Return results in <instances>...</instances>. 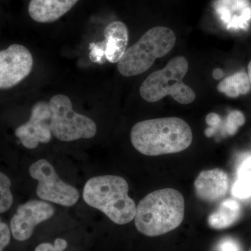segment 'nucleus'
I'll list each match as a JSON object with an SVG mask.
<instances>
[{
	"mask_svg": "<svg viewBox=\"0 0 251 251\" xmlns=\"http://www.w3.org/2000/svg\"><path fill=\"white\" fill-rule=\"evenodd\" d=\"M51 131L57 139L71 142L93 138L97 125L93 120L73 110L72 100L64 94H57L49 101Z\"/></svg>",
	"mask_w": 251,
	"mask_h": 251,
	"instance_id": "nucleus-6",
	"label": "nucleus"
},
{
	"mask_svg": "<svg viewBox=\"0 0 251 251\" xmlns=\"http://www.w3.org/2000/svg\"><path fill=\"white\" fill-rule=\"evenodd\" d=\"M248 74H249V78H250L251 83V60L249 62V66H248Z\"/></svg>",
	"mask_w": 251,
	"mask_h": 251,
	"instance_id": "nucleus-28",
	"label": "nucleus"
},
{
	"mask_svg": "<svg viewBox=\"0 0 251 251\" xmlns=\"http://www.w3.org/2000/svg\"><path fill=\"white\" fill-rule=\"evenodd\" d=\"M51 115L52 112L47 102L41 100L34 104L29 121L15 130V135L25 148L33 150L37 148L39 143L50 141L52 134L50 125Z\"/></svg>",
	"mask_w": 251,
	"mask_h": 251,
	"instance_id": "nucleus-9",
	"label": "nucleus"
},
{
	"mask_svg": "<svg viewBox=\"0 0 251 251\" xmlns=\"http://www.w3.org/2000/svg\"><path fill=\"white\" fill-rule=\"evenodd\" d=\"M174 31L166 27L151 28L138 42L126 50L117 65L123 76L130 77L145 73L153 65L156 59L171 52L176 43Z\"/></svg>",
	"mask_w": 251,
	"mask_h": 251,
	"instance_id": "nucleus-4",
	"label": "nucleus"
},
{
	"mask_svg": "<svg viewBox=\"0 0 251 251\" xmlns=\"http://www.w3.org/2000/svg\"><path fill=\"white\" fill-rule=\"evenodd\" d=\"M130 141L137 151L150 156L184 151L193 141L191 127L179 117H163L135 124Z\"/></svg>",
	"mask_w": 251,
	"mask_h": 251,
	"instance_id": "nucleus-1",
	"label": "nucleus"
},
{
	"mask_svg": "<svg viewBox=\"0 0 251 251\" xmlns=\"http://www.w3.org/2000/svg\"><path fill=\"white\" fill-rule=\"evenodd\" d=\"M85 202L101 211L117 225H125L135 219L137 206L128 196V183L116 175L91 178L82 192Z\"/></svg>",
	"mask_w": 251,
	"mask_h": 251,
	"instance_id": "nucleus-3",
	"label": "nucleus"
},
{
	"mask_svg": "<svg viewBox=\"0 0 251 251\" xmlns=\"http://www.w3.org/2000/svg\"><path fill=\"white\" fill-rule=\"evenodd\" d=\"M194 187L200 199L204 202H217L227 194L228 176L219 168L202 171L195 180Z\"/></svg>",
	"mask_w": 251,
	"mask_h": 251,
	"instance_id": "nucleus-11",
	"label": "nucleus"
},
{
	"mask_svg": "<svg viewBox=\"0 0 251 251\" xmlns=\"http://www.w3.org/2000/svg\"><path fill=\"white\" fill-rule=\"evenodd\" d=\"M224 71L221 70V69H214V72H213V77H214V78L216 79V80H219L221 77H224Z\"/></svg>",
	"mask_w": 251,
	"mask_h": 251,
	"instance_id": "nucleus-27",
	"label": "nucleus"
},
{
	"mask_svg": "<svg viewBox=\"0 0 251 251\" xmlns=\"http://www.w3.org/2000/svg\"><path fill=\"white\" fill-rule=\"evenodd\" d=\"M29 175L37 180L36 194L43 201L64 206L74 205L80 198L78 191L59 177L54 167L46 159H40L31 165Z\"/></svg>",
	"mask_w": 251,
	"mask_h": 251,
	"instance_id": "nucleus-7",
	"label": "nucleus"
},
{
	"mask_svg": "<svg viewBox=\"0 0 251 251\" xmlns=\"http://www.w3.org/2000/svg\"><path fill=\"white\" fill-rule=\"evenodd\" d=\"M221 120L219 115L216 113H210L206 117V122L210 127L205 130V134L207 137H211L214 135L215 128L221 123Z\"/></svg>",
	"mask_w": 251,
	"mask_h": 251,
	"instance_id": "nucleus-24",
	"label": "nucleus"
},
{
	"mask_svg": "<svg viewBox=\"0 0 251 251\" xmlns=\"http://www.w3.org/2000/svg\"><path fill=\"white\" fill-rule=\"evenodd\" d=\"M11 229L5 223H0V251H4L11 240Z\"/></svg>",
	"mask_w": 251,
	"mask_h": 251,
	"instance_id": "nucleus-23",
	"label": "nucleus"
},
{
	"mask_svg": "<svg viewBox=\"0 0 251 251\" xmlns=\"http://www.w3.org/2000/svg\"><path fill=\"white\" fill-rule=\"evenodd\" d=\"M251 251V249H249V251Z\"/></svg>",
	"mask_w": 251,
	"mask_h": 251,
	"instance_id": "nucleus-29",
	"label": "nucleus"
},
{
	"mask_svg": "<svg viewBox=\"0 0 251 251\" xmlns=\"http://www.w3.org/2000/svg\"><path fill=\"white\" fill-rule=\"evenodd\" d=\"M188 71L187 59L177 56L171 59L166 67L150 74L140 88L142 98L150 103L158 101L166 96H171L183 105L192 103L196 93L183 82Z\"/></svg>",
	"mask_w": 251,
	"mask_h": 251,
	"instance_id": "nucleus-5",
	"label": "nucleus"
},
{
	"mask_svg": "<svg viewBox=\"0 0 251 251\" xmlns=\"http://www.w3.org/2000/svg\"><path fill=\"white\" fill-rule=\"evenodd\" d=\"M54 214V208L45 201H30L18 206L10 223V229L16 240H27L38 225Z\"/></svg>",
	"mask_w": 251,
	"mask_h": 251,
	"instance_id": "nucleus-10",
	"label": "nucleus"
},
{
	"mask_svg": "<svg viewBox=\"0 0 251 251\" xmlns=\"http://www.w3.org/2000/svg\"><path fill=\"white\" fill-rule=\"evenodd\" d=\"M33 57L27 48L13 44L0 52V88L14 87L30 74Z\"/></svg>",
	"mask_w": 251,
	"mask_h": 251,
	"instance_id": "nucleus-8",
	"label": "nucleus"
},
{
	"mask_svg": "<svg viewBox=\"0 0 251 251\" xmlns=\"http://www.w3.org/2000/svg\"><path fill=\"white\" fill-rule=\"evenodd\" d=\"M214 10L227 29H244L249 26L251 19L249 0H216Z\"/></svg>",
	"mask_w": 251,
	"mask_h": 251,
	"instance_id": "nucleus-12",
	"label": "nucleus"
},
{
	"mask_svg": "<svg viewBox=\"0 0 251 251\" xmlns=\"http://www.w3.org/2000/svg\"><path fill=\"white\" fill-rule=\"evenodd\" d=\"M216 251H242L240 244L232 237H225L220 241Z\"/></svg>",
	"mask_w": 251,
	"mask_h": 251,
	"instance_id": "nucleus-21",
	"label": "nucleus"
},
{
	"mask_svg": "<svg viewBox=\"0 0 251 251\" xmlns=\"http://www.w3.org/2000/svg\"><path fill=\"white\" fill-rule=\"evenodd\" d=\"M54 246L55 249L58 251H64L67 248V241L64 239L57 238L54 242Z\"/></svg>",
	"mask_w": 251,
	"mask_h": 251,
	"instance_id": "nucleus-26",
	"label": "nucleus"
},
{
	"mask_svg": "<svg viewBox=\"0 0 251 251\" xmlns=\"http://www.w3.org/2000/svg\"><path fill=\"white\" fill-rule=\"evenodd\" d=\"M242 176H251V153L244 154L238 163L237 177Z\"/></svg>",
	"mask_w": 251,
	"mask_h": 251,
	"instance_id": "nucleus-22",
	"label": "nucleus"
},
{
	"mask_svg": "<svg viewBox=\"0 0 251 251\" xmlns=\"http://www.w3.org/2000/svg\"><path fill=\"white\" fill-rule=\"evenodd\" d=\"M104 36L105 59L112 64L118 63L126 50L128 40L126 25L121 21H113L104 29Z\"/></svg>",
	"mask_w": 251,
	"mask_h": 251,
	"instance_id": "nucleus-14",
	"label": "nucleus"
},
{
	"mask_svg": "<svg viewBox=\"0 0 251 251\" xmlns=\"http://www.w3.org/2000/svg\"><path fill=\"white\" fill-rule=\"evenodd\" d=\"M77 1L78 0H31L28 11L36 22L52 23L67 14Z\"/></svg>",
	"mask_w": 251,
	"mask_h": 251,
	"instance_id": "nucleus-13",
	"label": "nucleus"
},
{
	"mask_svg": "<svg viewBox=\"0 0 251 251\" xmlns=\"http://www.w3.org/2000/svg\"><path fill=\"white\" fill-rule=\"evenodd\" d=\"M221 93L230 98H237L246 95L251 90V83L249 74L246 72H237L221 81L217 87Z\"/></svg>",
	"mask_w": 251,
	"mask_h": 251,
	"instance_id": "nucleus-16",
	"label": "nucleus"
},
{
	"mask_svg": "<svg viewBox=\"0 0 251 251\" xmlns=\"http://www.w3.org/2000/svg\"><path fill=\"white\" fill-rule=\"evenodd\" d=\"M35 251H58L54 245L50 243H42L35 249Z\"/></svg>",
	"mask_w": 251,
	"mask_h": 251,
	"instance_id": "nucleus-25",
	"label": "nucleus"
},
{
	"mask_svg": "<svg viewBox=\"0 0 251 251\" xmlns=\"http://www.w3.org/2000/svg\"><path fill=\"white\" fill-rule=\"evenodd\" d=\"M231 193L239 199H247L251 196V176L237 177L232 186Z\"/></svg>",
	"mask_w": 251,
	"mask_h": 251,
	"instance_id": "nucleus-18",
	"label": "nucleus"
},
{
	"mask_svg": "<svg viewBox=\"0 0 251 251\" xmlns=\"http://www.w3.org/2000/svg\"><path fill=\"white\" fill-rule=\"evenodd\" d=\"M245 123V117L242 112L233 110L229 114L226 120V132L227 134L232 135L237 133L238 128Z\"/></svg>",
	"mask_w": 251,
	"mask_h": 251,
	"instance_id": "nucleus-19",
	"label": "nucleus"
},
{
	"mask_svg": "<svg viewBox=\"0 0 251 251\" xmlns=\"http://www.w3.org/2000/svg\"><path fill=\"white\" fill-rule=\"evenodd\" d=\"M242 207L237 201L225 200L220 204L217 210L209 215L208 224L213 229H224L230 227L240 218Z\"/></svg>",
	"mask_w": 251,
	"mask_h": 251,
	"instance_id": "nucleus-15",
	"label": "nucleus"
},
{
	"mask_svg": "<svg viewBox=\"0 0 251 251\" xmlns=\"http://www.w3.org/2000/svg\"><path fill=\"white\" fill-rule=\"evenodd\" d=\"M11 180L4 173H0V212L9 210L14 202L11 192Z\"/></svg>",
	"mask_w": 251,
	"mask_h": 251,
	"instance_id": "nucleus-17",
	"label": "nucleus"
},
{
	"mask_svg": "<svg viewBox=\"0 0 251 251\" xmlns=\"http://www.w3.org/2000/svg\"><path fill=\"white\" fill-rule=\"evenodd\" d=\"M89 49L90 50V58L93 62L103 64L105 58V41L98 43H91Z\"/></svg>",
	"mask_w": 251,
	"mask_h": 251,
	"instance_id": "nucleus-20",
	"label": "nucleus"
},
{
	"mask_svg": "<svg viewBox=\"0 0 251 251\" xmlns=\"http://www.w3.org/2000/svg\"><path fill=\"white\" fill-rule=\"evenodd\" d=\"M184 198L177 190H156L137 206L135 227L144 235L157 237L177 228L184 221Z\"/></svg>",
	"mask_w": 251,
	"mask_h": 251,
	"instance_id": "nucleus-2",
	"label": "nucleus"
}]
</instances>
